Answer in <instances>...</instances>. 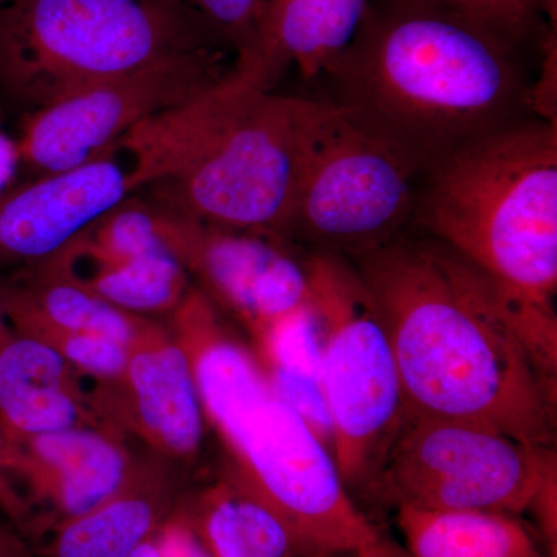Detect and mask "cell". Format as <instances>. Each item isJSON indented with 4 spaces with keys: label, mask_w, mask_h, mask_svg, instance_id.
Returning <instances> with one entry per match:
<instances>
[{
    "label": "cell",
    "mask_w": 557,
    "mask_h": 557,
    "mask_svg": "<svg viewBox=\"0 0 557 557\" xmlns=\"http://www.w3.org/2000/svg\"><path fill=\"white\" fill-rule=\"evenodd\" d=\"M168 2H171L172 5L178 7V9L185 10L183 9L182 3H180V0H168Z\"/></svg>",
    "instance_id": "1f68e13d"
},
{
    "label": "cell",
    "mask_w": 557,
    "mask_h": 557,
    "mask_svg": "<svg viewBox=\"0 0 557 557\" xmlns=\"http://www.w3.org/2000/svg\"><path fill=\"white\" fill-rule=\"evenodd\" d=\"M33 338L57 350L78 373L90 376L108 387L119 386L126 372L129 346L94 333L38 330Z\"/></svg>",
    "instance_id": "7402d4cb"
},
{
    "label": "cell",
    "mask_w": 557,
    "mask_h": 557,
    "mask_svg": "<svg viewBox=\"0 0 557 557\" xmlns=\"http://www.w3.org/2000/svg\"><path fill=\"white\" fill-rule=\"evenodd\" d=\"M475 14L518 38L544 47L548 42L542 0H431Z\"/></svg>",
    "instance_id": "cb8c5ba5"
},
{
    "label": "cell",
    "mask_w": 557,
    "mask_h": 557,
    "mask_svg": "<svg viewBox=\"0 0 557 557\" xmlns=\"http://www.w3.org/2000/svg\"><path fill=\"white\" fill-rule=\"evenodd\" d=\"M0 557H35L27 542L13 528L0 523Z\"/></svg>",
    "instance_id": "83f0119b"
},
{
    "label": "cell",
    "mask_w": 557,
    "mask_h": 557,
    "mask_svg": "<svg viewBox=\"0 0 557 557\" xmlns=\"http://www.w3.org/2000/svg\"><path fill=\"white\" fill-rule=\"evenodd\" d=\"M5 475L32 518L42 508L53 528L116 493L135 461L112 426H76L7 440Z\"/></svg>",
    "instance_id": "5bb4252c"
},
{
    "label": "cell",
    "mask_w": 557,
    "mask_h": 557,
    "mask_svg": "<svg viewBox=\"0 0 557 557\" xmlns=\"http://www.w3.org/2000/svg\"><path fill=\"white\" fill-rule=\"evenodd\" d=\"M208 47L214 40L168 0H9L0 10V104L22 119Z\"/></svg>",
    "instance_id": "8992f818"
},
{
    "label": "cell",
    "mask_w": 557,
    "mask_h": 557,
    "mask_svg": "<svg viewBox=\"0 0 557 557\" xmlns=\"http://www.w3.org/2000/svg\"><path fill=\"white\" fill-rule=\"evenodd\" d=\"M214 42L248 50L258 38L269 0H180Z\"/></svg>",
    "instance_id": "603a6c76"
},
{
    "label": "cell",
    "mask_w": 557,
    "mask_h": 557,
    "mask_svg": "<svg viewBox=\"0 0 557 557\" xmlns=\"http://www.w3.org/2000/svg\"><path fill=\"white\" fill-rule=\"evenodd\" d=\"M174 496L160 465L135 461L113 496L53 528L49 557H131L171 515Z\"/></svg>",
    "instance_id": "e0dca14e"
},
{
    "label": "cell",
    "mask_w": 557,
    "mask_h": 557,
    "mask_svg": "<svg viewBox=\"0 0 557 557\" xmlns=\"http://www.w3.org/2000/svg\"><path fill=\"white\" fill-rule=\"evenodd\" d=\"M423 171L394 143L324 100L285 239L347 259L401 237L416 218Z\"/></svg>",
    "instance_id": "ba28073f"
},
{
    "label": "cell",
    "mask_w": 557,
    "mask_h": 557,
    "mask_svg": "<svg viewBox=\"0 0 557 557\" xmlns=\"http://www.w3.org/2000/svg\"><path fill=\"white\" fill-rule=\"evenodd\" d=\"M251 346L278 397L332 450V426L322 380V329L311 302L281 319Z\"/></svg>",
    "instance_id": "ffe728a7"
},
{
    "label": "cell",
    "mask_w": 557,
    "mask_h": 557,
    "mask_svg": "<svg viewBox=\"0 0 557 557\" xmlns=\"http://www.w3.org/2000/svg\"><path fill=\"white\" fill-rule=\"evenodd\" d=\"M368 7L369 0H269L258 38L240 53L274 83L288 65L317 78L354 40Z\"/></svg>",
    "instance_id": "2e32d148"
},
{
    "label": "cell",
    "mask_w": 557,
    "mask_h": 557,
    "mask_svg": "<svg viewBox=\"0 0 557 557\" xmlns=\"http://www.w3.org/2000/svg\"><path fill=\"white\" fill-rule=\"evenodd\" d=\"M22 159L17 138L0 126V196L21 182Z\"/></svg>",
    "instance_id": "484cf974"
},
{
    "label": "cell",
    "mask_w": 557,
    "mask_h": 557,
    "mask_svg": "<svg viewBox=\"0 0 557 557\" xmlns=\"http://www.w3.org/2000/svg\"><path fill=\"white\" fill-rule=\"evenodd\" d=\"M325 557H355L354 555H348V556H325Z\"/></svg>",
    "instance_id": "836d02e7"
},
{
    "label": "cell",
    "mask_w": 557,
    "mask_h": 557,
    "mask_svg": "<svg viewBox=\"0 0 557 557\" xmlns=\"http://www.w3.org/2000/svg\"><path fill=\"white\" fill-rule=\"evenodd\" d=\"M94 293L137 317L172 314L188 295L190 277L170 249L137 258H112L70 242L49 262L32 267Z\"/></svg>",
    "instance_id": "ac0fdd59"
},
{
    "label": "cell",
    "mask_w": 557,
    "mask_h": 557,
    "mask_svg": "<svg viewBox=\"0 0 557 557\" xmlns=\"http://www.w3.org/2000/svg\"><path fill=\"white\" fill-rule=\"evenodd\" d=\"M350 260L394 348L406 418L556 448L557 325L520 309L431 237L401 236Z\"/></svg>",
    "instance_id": "6da1fadb"
},
{
    "label": "cell",
    "mask_w": 557,
    "mask_h": 557,
    "mask_svg": "<svg viewBox=\"0 0 557 557\" xmlns=\"http://www.w3.org/2000/svg\"><path fill=\"white\" fill-rule=\"evenodd\" d=\"M180 508L214 557H317L233 472Z\"/></svg>",
    "instance_id": "d6986e66"
},
{
    "label": "cell",
    "mask_w": 557,
    "mask_h": 557,
    "mask_svg": "<svg viewBox=\"0 0 557 557\" xmlns=\"http://www.w3.org/2000/svg\"><path fill=\"white\" fill-rule=\"evenodd\" d=\"M7 2H9V0H0V10L3 9V5H5Z\"/></svg>",
    "instance_id": "d6a6232c"
},
{
    "label": "cell",
    "mask_w": 557,
    "mask_h": 557,
    "mask_svg": "<svg viewBox=\"0 0 557 557\" xmlns=\"http://www.w3.org/2000/svg\"><path fill=\"white\" fill-rule=\"evenodd\" d=\"M322 329V380L336 467L354 497L370 483L406 420L397 359L379 307L350 259L307 258Z\"/></svg>",
    "instance_id": "52a82bcc"
},
{
    "label": "cell",
    "mask_w": 557,
    "mask_h": 557,
    "mask_svg": "<svg viewBox=\"0 0 557 557\" xmlns=\"http://www.w3.org/2000/svg\"><path fill=\"white\" fill-rule=\"evenodd\" d=\"M248 54L121 141L141 193L178 214L284 237L324 100L285 97Z\"/></svg>",
    "instance_id": "3957f363"
},
{
    "label": "cell",
    "mask_w": 557,
    "mask_h": 557,
    "mask_svg": "<svg viewBox=\"0 0 557 557\" xmlns=\"http://www.w3.org/2000/svg\"><path fill=\"white\" fill-rule=\"evenodd\" d=\"M98 406L102 418L131 428L163 456L190 460L203 445V406L188 354L171 329L150 318L129 344L126 372Z\"/></svg>",
    "instance_id": "4fadbf2b"
},
{
    "label": "cell",
    "mask_w": 557,
    "mask_h": 557,
    "mask_svg": "<svg viewBox=\"0 0 557 557\" xmlns=\"http://www.w3.org/2000/svg\"><path fill=\"white\" fill-rule=\"evenodd\" d=\"M153 539L160 557H214L182 508L172 509Z\"/></svg>",
    "instance_id": "d4e9b609"
},
{
    "label": "cell",
    "mask_w": 557,
    "mask_h": 557,
    "mask_svg": "<svg viewBox=\"0 0 557 557\" xmlns=\"http://www.w3.org/2000/svg\"><path fill=\"white\" fill-rule=\"evenodd\" d=\"M11 330L13 329H11L9 319L3 313L2 304H0V343L10 335Z\"/></svg>",
    "instance_id": "4dcf8cb0"
},
{
    "label": "cell",
    "mask_w": 557,
    "mask_h": 557,
    "mask_svg": "<svg viewBox=\"0 0 557 557\" xmlns=\"http://www.w3.org/2000/svg\"><path fill=\"white\" fill-rule=\"evenodd\" d=\"M188 354L207 424L233 460L242 485L262 498L317 557L358 555L383 534L355 504L332 450L271 386L258 357L189 289L171 314Z\"/></svg>",
    "instance_id": "277c9868"
},
{
    "label": "cell",
    "mask_w": 557,
    "mask_h": 557,
    "mask_svg": "<svg viewBox=\"0 0 557 557\" xmlns=\"http://www.w3.org/2000/svg\"><path fill=\"white\" fill-rule=\"evenodd\" d=\"M139 190L137 164L121 141L75 170L21 180L0 196V273L49 262Z\"/></svg>",
    "instance_id": "7c38bea8"
},
{
    "label": "cell",
    "mask_w": 557,
    "mask_h": 557,
    "mask_svg": "<svg viewBox=\"0 0 557 557\" xmlns=\"http://www.w3.org/2000/svg\"><path fill=\"white\" fill-rule=\"evenodd\" d=\"M5 449V437H3L2 429H0V507H2L3 511H5L17 525L22 528L28 527V522H30L28 509L25 508L24 502L21 500L16 491L11 487L9 480H7Z\"/></svg>",
    "instance_id": "4316f807"
},
{
    "label": "cell",
    "mask_w": 557,
    "mask_h": 557,
    "mask_svg": "<svg viewBox=\"0 0 557 557\" xmlns=\"http://www.w3.org/2000/svg\"><path fill=\"white\" fill-rule=\"evenodd\" d=\"M556 448L482 426L406 418L366 497L383 507L519 516L557 482Z\"/></svg>",
    "instance_id": "9c48e42d"
},
{
    "label": "cell",
    "mask_w": 557,
    "mask_h": 557,
    "mask_svg": "<svg viewBox=\"0 0 557 557\" xmlns=\"http://www.w3.org/2000/svg\"><path fill=\"white\" fill-rule=\"evenodd\" d=\"M534 44L431 0H369L325 69L330 101L394 143L421 171L483 135L530 119Z\"/></svg>",
    "instance_id": "7a4b0ae2"
},
{
    "label": "cell",
    "mask_w": 557,
    "mask_h": 557,
    "mask_svg": "<svg viewBox=\"0 0 557 557\" xmlns=\"http://www.w3.org/2000/svg\"><path fill=\"white\" fill-rule=\"evenodd\" d=\"M104 424L79 386V373L42 341L11 330L0 343L3 437L28 438Z\"/></svg>",
    "instance_id": "9a60e30c"
},
{
    "label": "cell",
    "mask_w": 557,
    "mask_h": 557,
    "mask_svg": "<svg viewBox=\"0 0 557 557\" xmlns=\"http://www.w3.org/2000/svg\"><path fill=\"white\" fill-rule=\"evenodd\" d=\"M153 205L164 247L200 292L247 330L251 344L309 306L307 258L296 256L284 237L211 225Z\"/></svg>",
    "instance_id": "8fae6325"
},
{
    "label": "cell",
    "mask_w": 557,
    "mask_h": 557,
    "mask_svg": "<svg viewBox=\"0 0 557 557\" xmlns=\"http://www.w3.org/2000/svg\"><path fill=\"white\" fill-rule=\"evenodd\" d=\"M228 72V70H226ZM226 72L215 47L91 84L22 116L25 178L75 170L112 149L143 121L207 89Z\"/></svg>",
    "instance_id": "30bf717a"
},
{
    "label": "cell",
    "mask_w": 557,
    "mask_h": 557,
    "mask_svg": "<svg viewBox=\"0 0 557 557\" xmlns=\"http://www.w3.org/2000/svg\"><path fill=\"white\" fill-rule=\"evenodd\" d=\"M355 557H409L406 549L399 548L394 542L387 541V539L381 537L379 544L373 545L364 552L354 555Z\"/></svg>",
    "instance_id": "f1b7e54d"
},
{
    "label": "cell",
    "mask_w": 557,
    "mask_h": 557,
    "mask_svg": "<svg viewBox=\"0 0 557 557\" xmlns=\"http://www.w3.org/2000/svg\"><path fill=\"white\" fill-rule=\"evenodd\" d=\"M417 222L511 302L557 325V124L527 119L424 172Z\"/></svg>",
    "instance_id": "5b68a950"
},
{
    "label": "cell",
    "mask_w": 557,
    "mask_h": 557,
    "mask_svg": "<svg viewBox=\"0 0 557 557\" xmlns=\"http://www.w3.org/2000/svg\"><path fill=\"white\" fill-rule=\"evenodd\" d=\"M409 557H545L516 516L398 508Z\"/></svg>",
    "instance_id": "44dd1931"
},
{
    "label": "cell",
    "mask_w": 557,
    "mask_h": 557,
    "mask_svg": "<svg viewBox=\"0 0 557 557\" xmlns=\"http://www.w3.org/2000/svg\"><path fill=\"white\" fill-rule=\"evenodd\" d=\"M131 557H160L159 548H157L156 539L150 537L145 544L139 545Z\"/></svg>",
    "instance_id": "f546056e"
}]
</instances>
